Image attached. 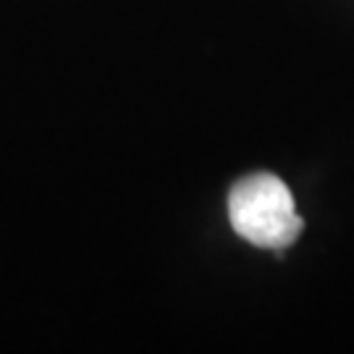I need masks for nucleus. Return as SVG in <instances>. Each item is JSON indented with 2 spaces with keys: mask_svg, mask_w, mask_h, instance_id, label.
Segmentation results:
<instances>
[{
  "mask_svg": "<svg viewBox=\"0 0 354 354\" xmlns=\"http://www.w3.org/2000/svg\"><path fill=\"white\" fill-rule=\"evenodd\" d=\"M228 221L241 239L263 250L289 247L304 226L289 187L273 174H252L231 187Z\"/></svg>",
  "mask_w": 354,
  "mask_h": 354,
  "instance_id": "1",
  "label": "nucleus"
}]
</instances>
